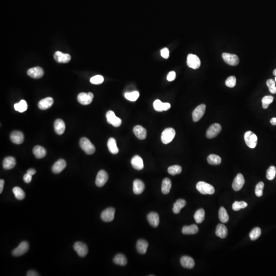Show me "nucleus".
Listing matches in <instances>:
<instances>
[{
  "label": "nucleus",
  "instance_id": "48",
  "mask_svg": "<svg viewBox=\"0 0 276 276\" xmlns=\"http://www.w3.org/2000/svg\"><path fill=\"white\" fill-rule=\"evenodd\" d=\"M265 187V184L262 182H260L258 183L255 188V194L258 197H261L263 195V188Z\"/></svg>",
  "mask_w": 276,
  "mask_h": 276
},
{
  "label": "nucleus",
  "instance_id": "10",
  "mask_svg": "<svg viewBox=\"0 0 276 276\" xmlns=\"http://www.w3.org/2000/svg\"><path fill=\"white\" fill-rule=\"evenodd\" d=\"M221 130V125L218 123H214L213 124L211 125L210 127L208 129L206 133V136L208 139H213L218 136Z\"/></svg>",
  "mask_w": 276,
  "mask_h": 276
},
{
  "label": "nucleus",
  "instance_id": "24",
  "mask_svg": "<svg viewBox=\"0 0 276 276\" xmlns=\"http://www.w3.org/2000/svg\"><path fill=\"white\" fill-rule=\"evenodd\" d=\"M144 189L145 185L141 180L139 179L134 180L133 183V191L135 194H140Z\"/></svg>",
  "mask_w": 276,
  "mask_h": 276
},
{
  "label": "nucleus",
  "instance_id": "14",
  "mask_svg": "<svg viewBox=\"0 0 276 276\" xmlns=\"http://www.w3.org/2000/svg\"><path fill=\"white\" fill-rule=\"evenodd\" d=\"M115 210L113 208L106 209L101 214V218L104 222H111L114 219Z\"/></svg>",
  "mask_w": 276,
  "mask_h": 276
},
{
  "label": "nucleus",
  "instance_id": "21",
  "mask_svg": "<svg viewBox=\"0 0 276 276\" xmlns=\"http://www.w3.org/2000/svg\"><path fill=\"white\" fill-rule=\"evenodd\" d=\"M133 133L135 136L140 140H144L147 136L146 129L141 125L134 126L133 129Z\"/></svg>",
  "mask_w": 276,
  "mask_h": 276
},
{
  "label": "nucleus",
  "instance_id": "13",
  "mask_svg": "<svg viewBox=\"0 0 276 276\" xmlns=\"http://www.w3.org/2000/svg\"><path fill=\"white\" fill-rule=\"evenodd\" d=\"M206 106L205 104H201L196 107L192 113L193 120L194 122H197L203 117L205 113Z\"/></svg>",
  "mask_w": 276,
  "mask_h": 276
},
{
  "label": "nucleus",
  "instance_id": "61",
  "mask_svg": "<svg viewBox=\"0 0 276 276\" xmlns=\"http://www.w3.org/2000/svg\"><path fill=\"white\" fill-rule=\"evenodd\" d=\"M275 81H276V77H275Z\"/></svg>",
  "mask_w": 276,
  "mask_h": 276
},
{
  "label": "nucleus",
  "instance_id": "45",
  "mask_svg": "<svg viewBox=\"0 0 276 276\" xmlns=\"http://www.w3.org/2000/svg\"><path fill=\"white\" fill-rule=\"evenodd\" d=\"M247 205H248L247 203L243 201H236L233 203V205H232V208L234 211H239L241 209H244L246 207H247Z\"/></svg>",
  "mask_w": 276,
  "mask_h": 276
},
{
  "label": "nucleus",
  "instance_id": "16",
  "mask_svg": "<svg viewBox=\"0 0 276 276\" xmlns=\"http://www.w3.org/2000/svg\"><path fill=\"white\" fill-rule=\"evenodd\" d=\"M54 58L57 62L65 64L69 62L71 57L69 54L63 53L60 51H57L54 53Z\"/></svg>",
  "mask_w": 276,
  "mask_h": 276
},
{
  "label": "nucleus",
  "instance_id": "53",
  "mask_svg": "<svg viewBox=\"0 0 276 276\" xmlns=\"http://www.w3.org/2000/svg\"><path fill=\"white\" fill-rule=\"evenodd\" d=\"M176 78V73L174 71H171L168 74L167 79L168 81H172L175 79Z\"/></svg>",
  "mask_w": 276,
  "mask_h": 276
},
{
  "label": "nucleus",
  "instance_id": "52",
  "mask_svg": "<svg viewBox=\"0 0 276 276\" xmlns=\"http://www.w3.org/2000/svg\"><path fill=\"white\" fill-rule=\"evenodd\" d=\"M161 54L164 58L167 59L169 57V50L167 48H164L161 51Z\"/></svg>",
  "mask_w": 276,
  "mask_h": 276
},
{
  "label": "nucleus",
  "instance_id": "57",
  "mask_svg": "<svg viewBox=\"0 0 276 276\" xmlns=\"http://www.w3.org/2000/svg\"><path fill=\"white\" fill-rule=\"evenodd\" d=\"M4 185V181L3 179H1L0 180V193H2Z\"/></svg>",
  "mask_w": 276,
  "mask_h": 276
},
{
  "label": "nucleus",
  "instance_id": "40",
  "mask_svg": "<svg viewBox=\"0 0 276 276\" xmlns=\"http://www.w3.org/2000/svg\"><path fill=\"white\" fill-rule=\"evenodd\" d=\"M13 193L15 194V197L17 200H23L25 198V193L24 191L19 187H16L15 188H13L12 190Z\"/></svg>",
  "mask_w": 276,
  "mask_h": 276
},
{
  "label": "nucleus",
  "instance_id": "55",
  "mask_svg": "<svg viewBox=\"0 0 276 276\" xmlns=\"http://www.w3.org/2000/svg\"><path fill=\"white\" fill-rule=\"evenodd\" d=\"M171 107V105L169 103H163V111H167Z\"/></svg>",
  "mask_w": 276,
  "mask_h": 276
},
{
  "label": "nucleus",
  "instance_id": "35",
  "mask_svg": "<svg viewBox=\"0 0 276 276\" xmlns=\"http://www.w3.org/2000/svg\"><path fill=\"white\" fill-rule=\"evenodd\" d=\"M113 262L116 265H121V266H125L127 263V260L126 258L124 255L122 254H118L116 255L114 258L113 259Z\"/></svg>",
  "mask_w": 276,
  "mask_h": 276
},
{
  "label": "nucleus",
  "instance_id": "44",
  "mask_svg": "<svg viewBox=\"0 0 276 276\" xmlns=\"http://www.w3.org/2000/svg\"><path fill=\"white\" fill-rule=\"evenodd\" d=\"M274 97L272 96H265L262 99V107L263 109H268L269 105L271 104L274 101Z\"/></svg>",
  "mask_w": 276,
  "mask_h": 276
},
{
  "label": "nucleus",
  "instance_id": "31",
  "mask_svg": "<svg viewBox=\"0 0 276 276\" xmlns=\"http://www.w3.org/2000/svg\"><path fill=\"white\" fill-rule=\"evenodd\" d=\"M107 147L111 153L114 155L117 154L119 152V149L117 146L116 141L114 138H111L107 142Z\"/></svg>",
  "mask_w": 276,
  "mask_h": 276
},
{
  "label": "nucleus",
  "instance_id": "27",
  "mask_svg": "<svg viewBox=\"0 0 276 276\" xmlns=\"http://www.w3.org/2000/svg\"><path fill=\"white\" fill-rule=\"evenodd\" d=\"M148 243L144 239H140L138 241L136 244V248L138 253L141 254H145L147 251Z\"/></svg>",
  "mask_w": 276,
  "mask_h": 276
},
{
  "label": "nucleus",
  "instance_id": "47",
  "mask_svg": "<svg viewBox=\"0 0 276 276\" xmlns=\"http://www.w3.org/2000/svg\"><path fill=\"white\" fill-rule=\"evenodd\" d=\"M266 85L269 88V91L272 94H276V81L272 79H268L266 81Z\"/></svg>",
  "mask_w": 276,
  "mask_h": 276
},
{
  "label": "nucleus",
  "instance_id": "23",
  "mask_svg": "<svg viewBox=\"0 0 276 276\" xmlns=\"http://www.w3.org/2000/svg\"><path fill=\"white\" fill-rule=\"evenodd\" d=\"M132 166L134 169L138 170H141L144 168V163L143 160L139 156H135L131 160Z\"/></svg>",
  "mask_w": 276,
  "mask_h": 276
},
{
  "label": "nucleus",
  "instance_id": "28",
  "mask_svg": "<svg viewBox=\"0 0 276 276\" xmlns=\"http://www.w3.org/2000/svg\"><path fill=\"white\" fill-rule=\"evenodd\" d=\"M16 165V159L12 156H8L5 158L3 161V166L4 169L10 170L15 167Z\"/></svg>",
  "mask_w": 276,
  "mask_h": 276
},
{
  "label": "nucleus",
  "instance_id": "36",
  "mask_svg": "<svg viewBox=\"0 0 276 276\" xmlns=\"http://www.w3.org/2000/svg\"><path fill=\"white\" fill-rule=\"evenodd\" d=\"M207 161L210 165H218L221 163V159L218 155L211 154L208 156Z\"/></svg>",
  "mask_w": 276,
  "mask_h": 276
},
{
  "label": "nucleus",
  "instance_id": "7",
  "mask_svg": "<svg viewBox=\"0 0 276 276\" xmlns=\"http://www.w3.org/2000/svg\"><path fill=\"white\" fill-rule=\"evenodd\" d=\"M222 57L224 62H226L228 65L235 66L238 65L239 62L238 57L234 54L224 53L222 54Z\"/></svg>",
  "mask_w": 276,
  "mask_h": 276
},
{
  "label": "nucleus",
  "instance_id": "59",
  "mask_svg": "<svg viewBox=\"0 0 276 276\" xmlns=\"http://www.w3.org/2000/svg\"><path fill=\"white\" fill-rule=\"evenodd\" d=\"M270 122L273 125H276V118H273L270 120Z\"/></svg>",
  "mask_w": 276,
  "mask_h": 276
},
{
  "label": "nucleus",
  "instance_id": "18",
  "mask_svg": "<svg viewBox=\"0 0 276 276\" xmlns=\"http://www.w3.org/2000/svg\"><path fill=\"white\" fill-rule=\"evenodd\" d=\"M67 163L63 159H59L54 164L52 168V172L55 174H59L65 168Z\"/></svg>",
  "mask_w": 276,
  "mask_h": 276
},
{
  "label": "nucleus",
  "instance_id": "9",
  "mask_svg": "<svg viewBox=\"0 0 276 276\" xmlns=\"http://www.w3.org/2000/svg\"><path fill=\"white\" fill-rule=\"evenodd\" d=\"M74 250L76 251L78 256L81 257H85L88 253V248L87 245L82 242H78L75 243L73 246Z\"/></svg>",
  "mask_w": 276,
  "mask_h": 276
},
{
  "label": "nucleus",
  "instance_id": "46",
  "mask_svg": "<svg viewBox=\"0 0 276 276\" xmlns=\"http://www.w3.org/2000/svg\"><path fill=\"white\" fill-rule=\"evenodd\" d=\"M276 174V168L274 166L269 167L266 172V178L269 180L272 181L274 179Z\"/></svg>",
  "mask_w": 276,
  "mask_h": 276
},
{
  "label": "nucleus",
  "instance_id": "26",
  "mask_svg": "<svg viewBox=\"0 0 276 276\" xmlns=\"http://www.w3.org/2000/svg\"><path fill=\"white\" fill-rule=\"evenodd\" d=\"M147 220L151 226L154 228H156L159 226L160 219L157 213L152 212L149 213L147 215Z\"/></svg>",
  "mask_w": 276,
  "mask_h": 276
},
{
  "label": "nucleus",
  "instance_id": "20",
  "mask_svg": "<svg viewBox=\"0 0 276 276\" xmlns=\"http://www.w3.org/2000/svg\"><path fill=\"white\" fill-rule=\"evenodd\" d=\"M180 262L182 266L186 269H193L195 265L194 261L192 258L190 257L189 256H183L181 258Z\"/></svg>",
  "mask_w": 276,
  "mask_h": 276
},
{
  "label": "nucleus",
  "instance_id": "11",
  "mask_svg": "<svg viewBox=\"0 0 276 276\" xmlns=\"http://www.w3.org/2000/svg\"><path fill=\"white\" fill-rule=\"evenodd\" d=\"M109 179V175L107 172L103 170L99 171L97 174L96 179V185L98 187L103 186Z\"/></svg>",
  "mask_w": 276,
  "mask_h": 276
},
{
  "label": "nucleus",
  "instance_id": "50",
  "mask_svg": "<svg viewBox=\"0 0 276 276\" xmlns=\"http://www.w3.org/2000/svg\"><path fill=\"white\" fill-rule=\"evenodd\" d=\"M226 85L229 88H234L236 84V78L234 76H231L226 80Z\"/></svg>",
  "mask_w": 276,
  "mask_h": 276
},
{
  "label": "nucleus",
  "instance_id": "30",
  "mask_svg": "<svg viewBox=\"0 0 276 276\" xmlns=\"http://www.w3.org/2000/svg\"><path fill=\"white\" fill-rule=\"evenodd\" d=\"M33 153L37 159H42L46 156L47 152L46 149L42 146L36 145L34 148Z\"/></svg>",
  "mask_w": 276,
  "mask_h": 276
},
{
  "label": "nucleus",
  "instance_id": "3",
  "mask_svg": "<svg viewBox=\"0 0 276 276\" xmlns=\"http://www.w3.org/2000/svg\"><path fill=\"white\" fill-rule=\"evenodd\" d=\"M175 136V131L174 129L169 127L165 129L161 134V141L164 144L170 143Z\"/></svg>",
  "mask_w": 276,
  "mask_h": 276
},
{
  "label": "nucleus",
  "instance_id": "12",
  "mask_svg": "<svg viewBox=\"0 0 276 276\" xmlns=\"http://www.w3.org/2000/svg\"><path fill=\"white\" fill-rule=\"evenodd\" d=\"M29 244L27 242H22L16 248L13 250L12 253L15 257H19L25 254L29 250Z\"/></svg>",
  "mask_w": 276,
  "mask_h": 276
},
{
  "label": "nucleus",
  "instance_id": "34",
  "mask_svg": "<svg viewBox=\"0 0 276 276\" xmlns=\"http://www.w3.org/2000/svg\"><path fill=\"white\" fill-rule=\"evenodd\" d=\"M186 205V201L183 199H179L177 200L176 202L174 204L173 208V212L175 214H179L181 209L183 208Z\"/></svg>",
  "mask_w": 276,
  "mask_h": 276
},
{
  "label": "nucleus",
  "instance_id": "56",
  "mask_svg": "<svg viewBox=\"0 0 276 276\" xmlns=\"http://www.w3.org/2000/svg\"><path fill=\"white\" fill-rule=\"evenodd\" d=\"M27 276H38V274L36 272L34 271V270H29V272H28L27 274Z\"/></svg>",
  "mask_w": 276,
  "mask_h": 276
},
{
  "label": "nucleus",
  "instance_id": "42",
  "mask_svg": "<svg viewBox=\"0 0 276 276\" xmlns=\"http://www.w3.org/2000/svg\"><path fill=\"white\" fill-rule=\"evenodd\" d=\"M139 93L138 91H133L130 93H126L124 97L126 99L129 101H135L139 98Z\"/></svg>",
  "mask_w": 276,
  "mask_h": 276
},
{
  "label": "nucleus",
  "instance_id": "43",
  "mask_svg": "<svg viewBox=\"0 0 276 276\" xmlns=\"http://www.w3.org/2000/svg\"><path fill=\"white\" fill-rule=\"evenodd\" d=\"M261 234V230L260 228L257 227L251 230V231L250 233V237L251 240L254 241L260 237Z\"/></svg>",
  "mask_w": 276,
  "mask_h": 276
},
{
  "label": "nucleus",
  "instance_id": "54",
  "mask_svg": "<svg viewBox=\"0 0 276 276\" xmlns=\"http://www.w3.org/2000/svg\"><path fill=\"white\" fill-rule=\"evenodd\" d=\"M32 175H30V174H29L27 173V174H25L24 176V182H25L26 183H30L31 181L32 180Z\"/></svg>",
  "mask_w": 276,
  "mask_h": 276
},
{
  "label": "nucleus",
  "instance_id": "17",
  "mask_svg": "<svg viewBox=\"0 0 276 276\" xmlns=\"http://www.w3.org/2000/svg\"><path fill=\"white\" fill-rule=\"evenodd\" d=\"M27 74L31 78H40L43 75V70L41 67H34L28 70Z\"/></svg>",
  "mask_w": 276,
  "mask_h": 276
},
{
  "label": "nucleus",
  "instance_id": "58",
  "mask_svg": "<svg viewBox=\"0 0 276 276\" xmlns=\"http://www.w3.org/2000/svg\"><path fill=\"white\" fill-rule=\"evenodd\" d=\"M27 173L29 174H30V175H33L36 173V170H35V169L31 168V169H29L27 171Z\"/></svg>",
  "mask_w": 276,
  "mask_h": 276
},
{
  "label": "nucleus",
  "instance_id": "25",
  "mask_svg": "<svg viewBox=\"0 0 276 276\" xmlns=\"http://www.w3.org/2000/svg\"><path fill=\"white\" fill-rule=\"evenodd\" d=\"M54 130L57 134L59 135H61L64 133L65 131L66 125L65 123L61 119H57L54 122Z\"/></svg>",
  "mask_w": 276,
  "mask_h": 276
},
{
  "label": "nucleus",
  "instance_id": "39",
  "mask_svg": "<svg viewBox=\"0 0 276 276\" xmlns=\"http://www.w3.org/2000/svg\"><path fill=\"white\" fill-rule=\"evenodd\" d=\"M219 218L220 221L223 223H227L229 220V216L228 213L225 208L223 207H220L219 210Z\"/></svg>",
  "mask_w": 276,
  "mask_h": 276
},
{
  "label": "nucleus",
  "instance_id": "4",
  "mask_svg": "<svg viewBox=\"0 0 276 276\" xmlns=\"http://www.w3.org/2000/svg\"><path fill=\"white\" fill-rule=\"evenodd\" d=\"M244 141L247 146L251 148H254L257 144L258 138L256 134L251 131H247L244 133Z\"/></svg>",
  "mask_w": 276,
  "mask_h": 276
},
{
  "label": "nucleus",
  "instance_id": "49",
  "mask_svg": "<svg viewBox=\"0 0 276 276\" xmlns=\"http://www.w3.org/2000/svg\"><path fill=\"white\" fill-rule=\"evenodd\" d=\"M103 81H104L103 77L102 76L99 75L92 77L90 79V82L94 84H102Z\"/></svg>",
  "mask_w": 276,
  "mask_h": 276
},
{
  "label": "nucleus",
  "instance_id": "8",
  "mask_svg": "<svg viewBox=\"0 0 276 276\" xmlns=\"http://www.w3.org/2000/svg\"><path fill=\"white\" fill-rule=\"evenodd\" d=\"M107 121L109 124L114 126V127H119L122 124V120L119 118L116 117L114 112L111 111H107L106 114Z\"/></svg>",
  "mask_w": 276,
  "mask_h": 276
},
{
  "label": "nucleus",
  "instance_id": "33",
  "mask_svg": "<svg viewBox=\"0 0 276 276\" xmlns=\"http://www.w3.org/2000/svg\"><path fill=\"white\" fill-rule=\"evenodd\" d=\"M171 188V182L168 178H165L162 182L161 190L164 194H168Z\"/></svg>",
  "mask_w": 276,
  "mask_h": 276
},
{
  "label": "nucleus",
  "instance_id": "2",
  "mask_svg": "<svg viewBox=\"0 0 276 276\" xmlns=\"http://www.w3.org/2000/svg\"><path fill=\"white\" fill-rule=\"evenodd\" d=\"M79 145L81 149H83L87 155H92L95 152V147L94 145L86 138H82L80 140Z\"/></svg>",
  "mask_w": 276,
  "mask_h": 276
},
{
  "label": "nucleus",
  "instance_id": "38",
  "mask_svg": "<svg viewBox=\"0 0 276 276\" xmlns=\"http://www.w3.org/2000/svg\"><path fill=\"white\" fill-rule=\"evenodd\" d=\"M14 108L16 111L23 113L26 111L28 109L27 103L25 100H20V102L14 105Z\"/></svg>",
  "mask_w": 276,
  "mask_h": 276
},
{
  "label": "nucleus",
  "instance_id": "22",
  "mask_svg": "<svg viewBox=\"0 0 276 276\" xmlns=\"http://www.w3.org/2000/svg\"><path fill=\"white\" fill-rule=\"evenodd\" d=\"M53 103V99L51 97H47L39 101L38 104V106L41 110H47L52 106Z\"/></svg>",
  "mask_w": 276,
  "mask_h": 276
},
{
  "label": "nucleus",
  "instance_id": "19",
  "mask_svg": "<svg viewBox=\"0 0 276 276\" xmlns=\"http://www.w3.org/2000/svg\"><path fill=\"white\" fill-rule=\"evenodd\" d=\"M10 139L12 142L16 144H20L23 143L24 137L23 133L19 131H14L10 134Z\"/></svg>",
  "mask_w": 276,
  "mask_h": 276
},
{
  "label": "nucleus",
  "instance_id": "5",
  "mask_svg": "<svg viewBox=\"0 0 276 276\" xmlns=\"http://www.w3.org/2000/svg\"><path fill=\"white\" fill-rule=\"evenodd\" d=\"M187 64L189 68L193 69H197L201 66V60L197 55L189 54L187 57Z\"/></svg>",
  "mask_w": 276,
  "mask_h": 276
},
{
  "label": "nucleus",
  "instance_id": "51",
  "mask_svg": "<svg viewBox=\"0 0 276 276\" xmlns=\"http://www.w3.org/2000/svg\"><path fill=\"white\" fill-rule=\"evenodd\" d=\"M163 102H162L161 100L157 99V100H155L153 102V107L156 111H160V112L163 111Z\"/></svg>",
  "mask_w": 276,
  "mask_h": 276
},
{
  "label": "nucleus",
  "instance_id": "32",
  "mask_svg": "<svg viewBox=\"0 0 276 276\" xmlns=\"http://www.w3.org/2000/svg\"><path fill=\"white\" fill-rule=\"evenodd\" d=\"M198 232V228L195 224L190 226H184L182 228V233L185 235H193L197 234Z\"/></svg>",
  "mask_w": 276,
  "mask_h": 276
},
{
  "label": "nucleus",
  "instance_id": "1",
  "mask_svg": "<svg viewBox=\"0 0 276 276\" xmlns=\"http://www.w3.org/2000/svg\"><path fill=\"white\" fill-rule=\"evenodd\" d=\"M197 189L201 194H209L212 195L215 192V189L214 187L210 184L201 181L197 183L196 186Z\"/></svg>",
  "mask_w": 276,
  "mask_h": 276
},
{
  "label": "nucleus",
  "instance_id": "15",
  "mask_svg": "<svg viewBox=\"0 0 276 276\" xmlns=\"http://www.w3.org/2000/svg\"><path fill=\"white\" fill-rule=\"evenodd\" d=\"M245 180L242 174H238L234 179L232 184L233 189L236 191H239L243 186Z\"/></svg>",
  "mask_w": 276,
  "mask_h": 276
},
{
  "label": "nucleus",
  "instance_id": "37",
  "mask_svg": "<svg viewBox=\"0 0 276 276\" xmlns=\"http://www.w3.org/2000/svg\"><path fill=\"white\" fill-rule=\"evenodd\" d=\"M205 212L204 210L203 209H200L195 213L194 218L196 223L197 224H201L205 219Z\"/></svg>",
  "mask_w": 276,
  "mask_h": 276
},
{
  "label": "nucleus",
  "instance_id": "41",
  "mask_svg": "<svg viewBox=\"0 0 276 276\" xmlns=\"http://www.w3.org/2000/svg\"><path fill=\"white\" fill-rule=\"evenodd\" d=\"M182 169L179 165H173L168 168V172L170 175H175L181 174Z\"/></svg>",
  "mask_w": 276,
  "mask_h": 276
},
{
  "label": "nucleus",
  "instance_id": "29",
  "mask_svg": "<svg viewBox=\"0 0 276 276\" xmlns=\"http://www.w3.org/2000/svg\"><path fill=\"white\" fill-rule=\"evenodd\" d=\"M228 229L227 227L223 224H218L216 227L215 234L218 237L221 238H225L228 235Z\"/></svg>",
  "mask_w": 276,
  "mask_h": 276
},
{
  "label": "nucleus",
  "instance_id": "6",
  "mask_svg": "<svg viewBox=\"0 0 276 276\" xmlns=\"http://www.w3.org/2000/svg\"><path fill=\"white\" fill-rule=\"evenodd\" d=\"M94 98V95L92 93H81L77 96V100L82 105L86 106L91 103Z\"/></svg>",
  "mask_w": 276,
  "mask_h": 276
},
{
  "label": "nucleus",
  "instance_id": "60",
  "mask_svg": "<svg viewBox=\"0 0 276 276\" xmlns=\"http://www.w3.org/2000/svg\"><path fill=\"white\" fill-rule=\"evenodd\" d=\"M273 74L274 75L276 76V69L275 70H274L273 71Z\"/></svg>",
  "mask_w": 276,
  "mask_h": 276
}]
</instances>
